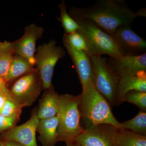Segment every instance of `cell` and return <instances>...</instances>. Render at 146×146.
Returning a JSON list of instances; mask_svg holds the SVG:
<instances>
[{"label": "cell", "mask_w": 146, "mask_h": 146, "mask_svg": "<svg viewBox=\"0 0 146 146\" xmlns=\"http://www.w3.org/2000/svg\"><path fill=\"white\" fill-rule=\"evenodd\" d=\"M74 20L79 27L78 30L86 39L91 56L107 54L112 57L124 56L112 36L94 22L87 19Z\"/></svg>", "instance_id": "277c9868"}, {"label": "cell", "mask_w": 146, "mask_h": 146, "mask_svg": "<svg viewBox=\"0 0 146 146\" xmlns=\"http://www.w3.org/2000/svg\"><path fill=\"white\" fill-rule=\"evenodd\" d=\"M124 56H138L146 53V41L130 28L121 27L110 35Z\"/></svg>", "instance_id": "ba28073f"}, {"label": "cell", "mask_w": 146, "mask_h": 146, "mask_svg": "<svg viewBox=\"0 0 146 146\" xmlns=\"http://www.w3.org/2000/svg\"><path fill=\"white\" fill-rule=\"evenodd\" d=\"M146 9L133 12L123 0H99L89 7H72L69 14L74 19L94 22L110 35L121 27H130L135 18L146 16Z\"/></svg>", "instance_id": "6da1fadb"}, {"label": "cell", "mask_w": 146, "mask_h": 146, "mask_svg": "<svg viewBox=\"0 0 146 146\" xmlns=\"http://www.w3.org/2000/svg\"><path fill=\"white\" fill-rule=\"evenodd\" d=\"M65 54V50L62 47L57 46V42L54 39L37 48L34 56L35 65L43 82L44 89H48L52 85L55 66Z\"/></svg>", "instance_id": "52a82bcc"}, {"label": "cell", "mask_w": 146, "mask_h": 146, "mask_svg": "<svg viewBox=\"0 0 146 146\" xmlns=\"http://www.w3.org/2000/svg\"><path fill=\"white\" fill-rule=\"evenodd\" d=\"M1 92V90H0V92Z\"/></svg>", "instance_id": "1f68e13d"}, {"label": "cell", "mask_w": 146, "mask_h": 146, "mask_svg": "<svg viewBox=\"0 0 146 146\" xmlns=\"http://www.w3.org/2000/svg\"><path fill=\"white\" fill-rule=\"evenodd\" d=\"M90 58L95 88L104 97L111 107L115 106L117 88L120 78L108 65L106 58L100 55H93Z\"/></svg>", "instance_id": "5b68a950"}, {"label": "cell", "mask_w": 146, "mask_h": 146, "mask_svg": "<svg viewBox=\"0 0 146 146\" xmlns=\"http://www.w3.org/2000/svg\"><path fill=\"white\" fill-rule=\"evenodd\" d=\"M2 146H5V144L4 143L3 145Z\"/></svg>", "instance_id": "4dcf8cb0"}, {"label": "cell", "mask_w": 146, "mask_h": 146, "mask_svg": "<svg viewBox=\"0 0 146 146\" xmlns=\"http://www.w3.org/2000/svg\"><path fill=\"white\" fill-rule=\"evenodd\" d=\"M4 143V142L0 140V146H2Z\"/></svg>", "instance_id": "f546056e"}, {"label": "cell", "mask_w": 146, "mask_h": 146, "mask_svg": "<svg viewBox=\"0 0 146 146\" xmlns=\"http://www.w3.org/2000/svg\"><path fill=\"white\" fill-rule=\"evenodd\" d=\"M14 54L12 42L7 41L0 42V77L5 82Z\"/></svg>", "instance_id": "d6986e66"}, {"label": "cell", "mask_w": 146, "mask_h": 146, "mask_svg": "<svg viewBox=\"0 0 146 146\" xmlns=\"http://www.w3.org/2000/svg\"><path fill=\"white\" fill-rule=\"evenodd\" d=\"M67 146H81L78 142L75 141H69L66 142Z\"/></svg>", "instance_id": "f1b7e54d"}, {"label": "cell", "mask_w": 146, "mask_h": 146, "mask_svg": "<svg viewBox=\"0 0 146 146\" xmlns=\"http://www.w3.org/2000/svg\"><path fill=\"white\" fill-rule=\"evenodd\" d=\"M74 141L81 146H114L104 124L91 126L84 129Z\"/></svg>", "instance_id": "5bb4252c"}, {"label": "cell", "mask_w": 146, "mask_h": 146, "mask_svg": "<svg viewBox=\"0 0 146 146\" xmlns=\"http://www.w3.org/2000/svg\"><path fill=\"white\" fill-rule=\"evenodd\" d=\"M117 128L146 136V112L141 110L134 118L123 122L120 123Z\"/></svg>", "instance_id": "ffe728a7"}, {"label": "cell", "mask_w": 146, "mask_h": 146, "mask_svg": "<svg viewBox=\"0 0 146 146\" xmlns=\"http://www.w3.org/2000/svg\"><path fill=\"white\" fill-rule=\"evenodd\" d=\"M124 102H128L138 106L141 111L146 112V92L132 90L125 96Z\"/></svg>", "instance_id": "603a6c76"}, {"label": "cell", "mask_w": 146, "mask_h": 146, "mask_svg": "<svg viewBox=\"0 0 146 146\" xmlns=\"http://www.w3.org/2000/svg\"><path fill=\"white\" fill-rule=\"evenodd\" d=\"M34 66L25 58L14 54L5 80L7 85L33 70Z\"/></svg>", "instance_id": "ac0fdd59"}, {"label": "cell", "mask_w": 146, "mask_h": 146, "mask_svg": "<svg viewBox=\"0 0 146 146\" xmlns=\"http://www.w3.org/2000/svg\"><path fill=\"white\" fill-rule=\"evenodd\" d=\"M60 9V16L57 18L62 25L65 30V34H69L79 29V27L76 21L68 13L67 10V5L64 1H62L58 5Z\"/></svg>", "instance_id": "7402d4cb"}, {"label": "cell", "mask_w": 146, "mask_h": 146, "mask_svg": "<svg viewBox=\"0 0 146 146\" xmlns=\"http://www.w3.org/2000/svg\"><path fill=\"white\" fill-rule=\"evenodd\" d=\"M114 146H146V136L104 124Z\"/></svg>", "instance_id": "9a60e30c"}, {"label": "cell", "mask_w": 146, "mask_h": 146, "mask_svg": "<svg viewBox=\"0 0 146 146\" xmlns=\"http://www.w3.org/2000/svg\"><path fill=\"white\" fill-rule=\"evenodd\" d=\"M4 142L5 146H24L23 145L13 141H6Z\"/></svg>", "instance_id": "83f0119b"}, {"label": "cell", "mask_w": 146, "mask_h": 146, "mask_svg": "<svg viewBox=\"0 0 146 146\" xmlns=\"http://www.w3.org/2000/svg\"><path fill=\"white\" fill-rule=\"evenodd\" d=\"M132 90L146 92V71L120 78L117 88L116 106L124 102L125 94Z\"/></svg>", "instance_id": "4fadbf2b"}, {"label": "cell", "mask_w": 146, "mask_h": 146, "mask_svg": "<svg viewBox=\"0 0 146 146\" xmlns=\"http://www.w3.org/2000/svg\"><path fill=\"white\" fill-rule=\"evenodd\" d=\"M39 121L37 112H34L30 119L23 124L16 126L2 133L0 140L15 141L24 146H38L36 132Z\"/></svg>", "instance_id": "9c48e42d"}, {"label": "cell", "mask_w": 146, "mask_h": 146, "mask_svg": "<svg viewBox=\"0 0 146 146\" xmlns=\"http://www.w3.org/2000/svg\"><path fill=\"white\" fill-rule=\"evenodd\" d=\"M63 45L72 61L82 85L93 80V71L90 57L75 49L63 39Z\"/></svg>", "instance_id": "7c38bea8"}, {"label": "cell", "mask_w": 146, "mask_h": 146, "mask_svg": "<svg viewBox=\"0 0 146 146\" xmlns=\"http://www.w3.org/2000/svg\"><path fill=\"white\" fill-rule=\"evenodd\" d=\"M44 32V29L42 27L37 26L34 24L26 27L24 29L23 36L12 42L14 54L25 58L34 66L36 42L37 39L42 37Z\"/></svg>", "instance_id": "30bf717a"}, {"label": "cell", "mask_w": 146, "mask_h": 146, "mask_svg": "<svg viewBox=\"0 0 146 146\" xmlns=\"http://www.w3.org/2000/svg\"><path fill=\"white\" fill-rule=\"evenodd\" d=\"M58 125V119L56 116L39 120L36 131L39 133L38 139L42 146H56Z\"/></svg>", "instance_id": "e0dca14e"}, {"label": "cell", "mask_w": 146, "mask_h": 146, "mask_svg": "<svg viewBox=\"0 0 146 146\" xmlns=\"http://www.w3.org/2000/svg\"><path fill=\"white\" fill-rule=\"evenodd\" d=\"M0 90L2 93L5 94L7 97H9V93L7 85L6 84L5 82L0 77Z\"/></svg>", "instance_id": "484cf974"}, {"label": "cell", "mask_w": 146, "mask_h": 146, "mask_svg": "<svg viewBox=\"0 0 146 146\" xmlns=\"http://www.w3.org/2000/svg\"><path fill=\"white\" fill-rule=\"evenodd\" d=\"M9 97L21 107L31 106L44 89L43 82L36 68L11 82ZM8 85V84H7Z\"/></svg>", "instance_id": "8992f818"}, {"label": "cell", "mask_w": 146, "mask_h": 146, "mask_svg": "<svg viewBox=\"0 0 146 146\" xmlns=\"http://www.w3.org/2000/svg\"><path fill=\"white\" fill-rule=\"evenodd\" d=\"M44 92L39 100L37 116L39 120L53 117L57 115L59 106V95L52 84L44 89Z\"/></svg>", "instance_id": "2e32d148"}, {"label": "cell", "mask_w": 146, "mask_h": 146, "mask_svg": "<svg viewBox=\"0 0 146 146\" xmlns=\"http://www.w3.org/2000/svg\"><path fill=\"white\" fill-rule=\"evenodd\" d=\"M82 87L79 107L84 129L102 124L117 127L120 123L113 115L108 102L95 88L93 80L83 84Z\"/></svg>", "instance_id": "7a4b0ae2"}, {"label": "cell", "mask_w": 146, "mask_h": 146, "mask_svg": "<svg viewBox=\"0 0 146 146\" xmlns=\"http://www.w3.org/2000/svg\"><path fill=\"white\" fill-rule=\"evenodd\" d=\"M108 63L115 74L121 78L146 71V53L138 56L109 57Z\"/></svg>", "instance_id": "8fae6325"}, {"label": "cell", "mask_w": 146, "mask_h": 146, "mask_svg": "<svg viewBox=\"0 0 146 146\" xmlns=\"http://www.w3.org/2000/svg\"><path fill=\"white\" fill-rule=\"evenodd\" d=\"M80 95H59L56 142L74 141L84 130L80 125Z\"/></svg>", "instance_id": "3957f363"}, {"label": "cell", "mask_w": 146, "mask_h": 146, "mask_svg": "<svg viewBox=\"0 0 146 146\" xmlns=\"http://www.w3.org/2000/svg\"><path fill=\"white\" fill-rule=\"evenodd\" d=\"M22 110V108L19 104L9 97H7L5 104L0 112V114L8 117H20Z\"/></svg>", "instance_id": "cb8c5ba5"}, {"label": "cell", "mask_w": 146, "mask_h": 146, "mask_svg": "<svg viewBox=\"0 0 146 146\" xmlns=\"http://www.w3.org/2000/svg\"><path fill=\"white\" fill-rule=\"evenodd\" d=\"M20 118L16 117H8L0 114V133H2L16 126Z\"/></svg>", "instance_id": "d4e9b609"}, {"label": "cell", "mask_w": 146, "mask_h": 146, "mask_svg": "<svg viewBox=\"0 0 146 146\" xmlns=\"http://www.w3.org/2000/svg\"><path fill=\"white\" fill-rule=\"evenodd\" d=\"M7 97V96L5 94H4L2 92H0V112L5 104Z\"/></svg>", "instance_id": "4316f807"}, {"label": "cell", "mask_w": 146, "mask_h": 146, "mask_svg": "<svg viewBox=\"0 0 146 146\" xmlns=\"http://www.w3.org/2000/svg\"><path fill=\"white\" fill-rule=\"evenodd\" d=\"M63 39H65L71 46L78 50L85 53L89 57L91 53L86 39L79 30L70 34L64 33Z\"/></svg>", "instance_id": "44dd1931"}]
</instances>
